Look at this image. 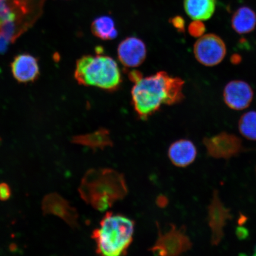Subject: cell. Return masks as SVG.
Listing matches in <instances>:
<instances>
[{
  "label": "cell",
  "instance_id": "6da1fadb",
  "mask_svg": "<svg viewBox=\"0 0 256 256\" xmlns=\"http://www.w3.org/2000/svg\"><path fill=\"white\" fill-rule=\"evenodd\" d=\"M131 92L132 104L140 120H146L162 106L180 103L184 98V82L164 72L140 78L134 83Z\"/></svg>",
  "mask_w": 256,
  "mask_h": 256
},
{
  "label": "cell",
  "instance_id": "7a4b0ae2",
  "mask_svg": "<svg viewBox=\"0 0 256 256\" xmlns=\"http://www.w3.org/2000/svg\"><path fill=\"white\" fill-rule=\"evenodd\" d=\"M78 192L82 199L101 212L110 209L128 194L123 174L114 169H90L82 179Z\"/></svg>",
  "mask_w": 256,
  "mask_h": 256
},
{
  "label": "cell",
  "instance_id": "3957f363",
  "mask_svg": "<svg viewBox=\"0 0 256 256\" xmlns=\"http://www.w3.org/2000/svg\"><path fill=\"white\" fill-rule=\"evenodd\" d=\"M134 230V220L121 214L106 213L99 227L92 232L96 252L105 256L126 255L133 241Z\"/></svg>",
  "mask_w": 256,
  "mask_h": 256
},
{
  "label": "cell",
  "instance_id": "277c9868",
  "mask_svg": "<svg viewBox=\"0 0 256 256\" xmlns=\"http://www.w3.org/2000/svg\"><path fill=\"white\" fill-rule=\"evenodd\" d=\"M74 78L80 85L94 86L108 92L117 90L122 82L116 62L102 54L80 58L76 62Z\"/></svg>",
  "mask_w": 256,
  "mask_h": 256
},
{
  "label": "cell",
  "instance_id": "5b68a950",
  "mask_svg": "<svg viewBox=\"0 0 256 256\" xmlns=\"http://www.w3.org/2000/svg\"><path fill=\"white\" fill-rule=\"evenodd\" d=\"M158 238L155 244L149 249L154 254L174 256L180 255L192 248L190 238L186 233L184 226L178 228L171 224L167 232H162L158 226Z\"/></svg>",
  "mask_w": 256,
  "mask_h": 256
},
{
  "label": "cell",
  "instance_id": "8992f818",
  "mask_svg": "<svg viewBox=\"0 0 256 256\" xmlns=\"http://www.w3.org/2000/svg\"><path fill=\"white\" fill-rule=\"evenodd\" d=\"M195 58L206 66L218 65L225 58L226 47L224 41L218 35L209 34L203 35L194 44Z\"/></svg>",
  "mask_w": 256,
  "mask_h": 256
},
{
  "label": "cell",
  "instance_id": "52a82bcc",
  "mask_svg": "<svg viewBox=\"0 0 256 256\" xmlns=\"http://www.w3.org/2000/svg\"><path fill=\"white\" fill-rule=\"evenodd\" d=\"M203 142L208 154L217 159L228 160L239 155L244 150L239 137L226 132L204 138Z\"/></svg>",
  "mask_w": 256,
  "mask_h": 256
},
{
  "label": "cell",
  "instance_id": "ba28073f",
  "mask_svg": "<svg viewBox=\"0 0 256 256\" xmlns=\"http://www.w3.org/2000/svg\"><path fill=\"white\" fill-rule=\"evenodd\" d=\"M44 215H53L62 219L72 229L79 226L78 210L69 202L56 192L46 195L42 201Z\"/></svg>",
  "mask_w": 256,
  "mask_h": 256
},
{
  "label": "cell",
  "instance_id": "9c48e42d",
  "mask_svg": "<svg viewBox=\"0 0 256 256\" xmlns=\"http://www.w3.org/2000/svg\"><path fill=\"white\" fill-rule=\"evenodd\" d=\"M230 210L220 200L219 192L214 190L212 200L208 207V224L211 230V244L218 246L224 238V228L227 220L232 219Z\"/></svg>",
  "mask_w": 256,
  "mask_h": 256
},
{
  "label": "cell",
  "instance_id": "30bf717a",
  "mask_svg": "<svg viewBox=\"0 0 256 256\" xmlns=\"http://www.w3.org/2000/svg\"><path fill=\"white\" fill-rule=\"evenodd\" d=\"M254 97V92L248 82L234 80L224 89V101L232 110H242L249 107Z\"/></svg>",
  "mask_w": 256,
  "mask_h": 256
},
{
  "label": "cell",
  "instance_id": "8fae6325",
  "mask_svg": "<svg viewBox=\"0 0 256 256\" xmlns=\"http://www.w3.org/2000/svg\"><path fill=\"white\" fill-rule=\"evenodd\" d=\"M145 43L139 38L128 37L121 42L118 48L120 62L126 68H136L145 60L146 56Z\"/></svg>",
  "mask_w": 256,
  "mask_h": 256
},
{
  "label": "cell",
  "instance_id": "7c38bea8",
  "mask_svg": "<svg viewBox=\"0 0 256 256\" xmlns=\"http://www.w3.org/2000/svg\"><path fill=\"white\" fill-rule=\"evenodd\" d=\"M11 70L15 80L22 83L36 81L40 75L37 58L28 54L16 56L11 64Z\"/></svg>",
  "mask_w": 256,
  "mask_h": 256
},
{
  "label": "cell",
  "instance_id": "4fadbf2b",
  "mask_svg": "<svg viewBox=\"0 0 256 256\" xmlns=\"http://www.w3.org/2000/svg\"><path fill=\"white\" fill-rule=\"evenodd\" d=\"M168 158L175 166L186 168L196 159L197 150L193 142L182 139L171 144L168 150Z\"/></svg>",
  "mask_w": 256,
  "mask_h": 256
},
{
  "label": "cell",
  "instance_id": "5bb4252c",
  "mask_svg": "<svg viewBox=\"0 0 256 256\" xmlns=\"http://www.w3.org/2000/svg\"><path fill=\"white\" fill-rule=\"evenodd\" d=\"M72 142L94 150H104L108 147L114 146L110 130L104 128L94 132L73 136Z\"/></svg>",
  "mask_w": 256,
  "mask_h": 256
},
{
  "label": "cell",
  "instance_id": "9a60e30c",
  "mask_svg": "<svg viewBox=\"0 0 256 256\" xmlns=\"http://www.w3.org/2000/svg\"><path fill=\"white\" fill-rule=\"evenodd\" d=\"M232 26L234 30L240 34L251 33L256 26L255 12L247 6L240 7L232 15Z\"/></svg>",
  "mask_w": 256,
  "mask_h": 256
},
{
  "label": "cell",
  "instance_id": "2e32d148",
  "mask_svg": "<svg viewBox=\"0 0 256 256\" xmlns=\"http://www.w3.org/2000/svg\"><path fill=\"white\" fill-rule=\"evenodd\" d=\"M216 0H184L186 12L194 20H207L215 12Z\"/></svg>",
  "mask_w": 256,
  "mask_h": 256
},
{
  "label": "cell",
  "instance_id": "e0dca14e",
  "mask_svg": "<svg viewBox=\"0 0 256 256\" xmlns=\"http://www.w3.org/2000/svg\"><path fill=\"white\" fill-rule=\"evenodd\" d=\"M91 30L96 37L104 40H114L118 34L113 18L108 16L96 18L91 25Z\"/></svg>",
  "mask_w": 256,
  "mask_h": 256
},
{
  "label": "cell",
  "instance_id": "ac0fdd59",
  "mask_svg": "<svg viewBox=\"0 0 256 256\" xmlns=\"http://www.w3.org/2000/svg\"><path fill=\"white\" fill-rule=\"evenodd\" d=\"M238 130L246 138L256 140V111H250L242 115L238 121Z\"/></svg>",
  "mask_w": 256,
  "mask_h": 256
},
{
  "label": "cell",
  "instance_id": "d6986e66",
  "mask_svg": "<svg viewBox=\"0 0 256 256\" xmlns=\"http://www.w3.org/2000/svg\"><path fill=\"white\" fill-rule=\"evenodd\" d=\"M188 31L192 36L200 38L206 33V26L202 20H194L188 25Z\"/></svg>",
  "mask_w": 256,
  "mask_h": 256
},
{
  "label": "cell",
  "instance_id": "ffe728a7",
  "mask_svg": "<svg viewBox=\"0 0 256 256\" xmlns=\"http://www.w3.org/2000/svg\"><path fill=\"white\" fill-rule=\"evenodd\" d=\"M170 23L178 32L184 33L185 31V20L182 16H174V18H171Z\"/></svg>",
  "mask_w": 256,
  "mask_h": 256
},
{
  "label": "cell",
  "instance_id": "44dd1931",
  "mask_svg": "<svg viewBox=\"0 0 256 256\" xmlns=\"http://www.w3.org/2000/svg\"><path fill=\"white\" fill-rule=\"evenodd\" d=\"M11 196L12 190L9 185L6 183L0 184V200H8Z\"/></svg>",
  "mask_w": 256,
  "mask_h": 256
},
{
  "label": "cell",
  "instance_id": "7402d4cb",
  "mask_svg": "<svg viewBox=\"0 0 256 256\" xmlns=\"http://www.w3.org/2000/svg\"><path fill=\"white\" fill-rule=\"evenodd\" d=\"M11 42L7 37L0 33V54L4 53L8 50L9 44Z\"/></svg>",
  "mask_w": 256,
  "mask_h": 256
},
{
  "label": "cell",
  "instance_id": "603a6c76",
  "mask_svg": "<svg viewBox=\"0 0 256 256\" xmlns=\"http://www.w3.org/2000/svg\"><path fill=\"white\" fill-rule=\"evenodd\" d=\"M142 74L138 71H132L129 74V78L130 81H132L134 83L137 82L138 80L142 78Z\"/></svg>",
  "mask_w": 256,
  "mask_h": 256
},
{
  "label": "cell",
  "instance_id": "cb8c5ba5",
  "mask_svg": "<svg viewBox=\"0 0 256 256\" xmlns=\"http://www.w3.org/2000/svg\"><path fill=\"white\" fill-rule=\"evenodd\" d=\"M230 62L234 65H238L242 62V57L239 54H234L230 58Z\"/></svg>",
  "mask_w": 256,
  "mask_h": 256
},
{
  "label": "cell",
  "instance_id": "d4e9b609",
  "mask_svg": "<svg viewBox=\"0 0 256 256\" xmlns=\"http://www.w3.org/2000/svg\"><path fill=\"white\" fill-rule=\"evenodd\" d=\"M168 200L164 196H160L156 200V203L160 207H164L168 204Z\"/></svg>",
  "mask_w": 256,
  "mask_h": 256
},
{
  "label": "cell",
  "instance_id": "484cf974",
  "mask_svg": "<svg viewBox=\"0 0 256 256\" xmlns=\"http://www.w3.org/2000/svg\"><path fill=\"white\" fill-rule=\"evenodd\" d=\"M16 248H17V246H16V244H12L10 246V249L12 251L15 250Z\"/></svg>",
  "mask_w": 256,
  "mask_h": 256
}]
</instances>
